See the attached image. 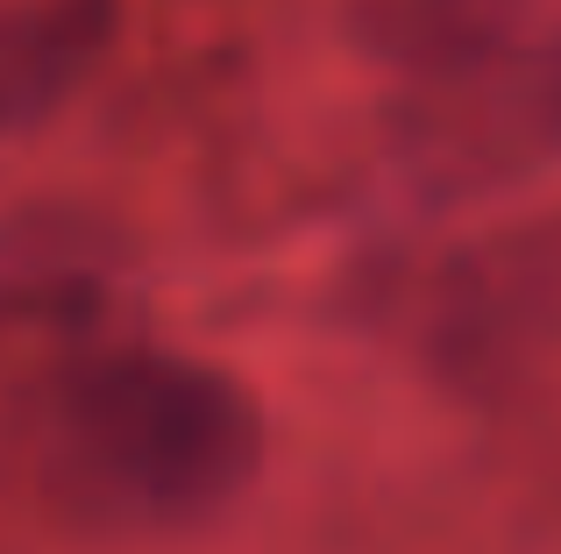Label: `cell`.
<instances>
[{"instance_id": "6da1fadb", "label": "cell", "mask_w": 561, "mask_h": 554, "mask_svg": "<svg viewBox=\"0 0 561 554\" xmlns=\"http://www.w3.org/2000/svg\"><path fill=\"white\" fill-rule=\"evenodd\" d=\"M256 470L263 405L242 377L179 348H85L43 399V476L85 527H206L256 484Z\"/></svg>"}, {"instance_id": "3957f363", "label": "cell", "mask_w": 561, "mask_h": 554, "mask_svg": "<svg viewBox=\"0 0 561 554\" xmlns=\"http://www.w3.org/2000/svg\"><path fill=\"white\" fill-rule=\"evenodd\" d=\"M405 93H497L561 71V0H356Z\"/></svg>"}, {"instance_id": "277c9868", "label": "cell", "mask_w": 561, "mask_h": 554, "mask_svg": "<svg viewBox=\"0 0 561 554\" xmlns=\"http://www.w3.org/2000/svg\"><path fill=\"white\" fill-rule=\"evenodd\" d=\"M114 305V256L71 221H22L0 235V327L93 334Z\"/></svg>"}, {"instance_id": "7a4b0ae2", "label": "cell", "mask_w": 561, "mask_h": 554, "mask_svg": "<svg viewBox=\"0 0 561 554\" xmlns=\"http://www.w3.org/2000/svg\"><path fill=\"white\" fill-rule=\"evenodd\" d=\"M434 377L469 399H512L561 362V213L462 250L420 313Z\"/></svg>"}, {"instance_id": "5b68a950", "label": "cell", "mask_w": 561, "mask_h": 554, "mask_svg": "<svg viewBox=\"0 0 561 554\" xmlns=\"http://www.w3.org/2000/svg\"><path fill=\"white\" fill-rule=\"evenodd\" d=\"M114 36V0H28L0 14V136L43 122Z\"/></svg>"}]
</instances>
